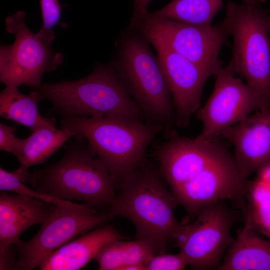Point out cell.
Returning <instances> with one entry per match:
<instances>
[{"label": "cell", "mask_w": 270, "mask_h": 270, "mask_svg": "<svg viewBox=\"0 0 270 270\" xmlns=\"http://www.w3.org/2000/svg\"><path fill=\"white\" fill-rule=\"evenodd\" d=\"M266 0H228L222 22L232 38L228 66L242 78L258 97L262 109L270 107V14Z\"/></svg>", "instance_id": "6da1fadb"}, {"label": "cell", "mask_w": 270, "mask_h": 270, "mask_svg": "<svg viewBox=\"0 0 270 270\" xmlns=\"http://www.w3.org/2000/svg\"><path fill=\"white\" fill-rule=\"evenodd\" d=\"M119 192L109 206L114 216L128 219L136 230V239L160 237L176 240L188 224H180L174 210L178 204L164 186L160 174L142 166L126 176L118 184Z\"/></svg>", "instance_id": "7a4b0ae2"}, {"label": "cell", "mask_w": 270, "mask_h": 270, "mask_svg": "<svg viewBox=\"0 0 270 270\" xmlns=\"http://www.w3.org/2000/svg\"><path fill=\"white\" fill-rule=\"evenodd\" d=\"M57 114L142 120L144 115L112 66H99L75 80L42 83L36 89Z\"/></svg>", "instance_id": "3957f363"}, {"label": "cell", "mask_w": 270, "mask_h": 270, "mask_svg": "<svg viewBox=\"0 0 270 270\" xmlns=\"http://www.w3.org/2000/svg\"><path fill=\"white\" fill-rule=\"evenodd\" d=\"M22 182L40 192L66 200L82 201L93 208L110 206L117 188L106 166L82 140L71 144L58 162L28 172Z\"/></svg>", "instance_id": "277c9868"}, {"label": "cell", "mask_w": 270, "mask_h": 270, "mask_svg": "<svg viewBox=\"0 0 270 270\" xmlns=\"http://www.w3.org/2000/svg\"><path fill=\"white\" fill-rule=\"evenodd\" d=\"M61 124L87 141L116 187L142 163L148 146L164 129L148 122L105 117L66 116Z\"/></svg>", "instance_id": "5b68a950"}, {"label": "cell", "mask_w": 270, "mask_h": 270, "mask_svg": "<svg viewBox=\"0 0 270 270\" xmlns=\"http://www.w3.org/2000/svg\"><path fill=\"white\" fill-rule=\"evenodd\" d=\"M118 46L112 66L120 80L148 122L162 126L169 135L175 120L172 96L149 42L136 30L126 34Z\"/></svg>", "instance_id": "8992f818"}, {"label": "cell", "mask_w": 270, "mask_h": 270, "mask_svg": "<svg viewBox=\"0 0 270 270\" xmlns=\"http://www.w3.org/2000/svg\"><path fill=\"white\" fill-rule=\"evenodd\" d=\"M136 28L153 46L166 48L196 64L211 76L222 66L219 54L228 36L221 22L216 25H196L153 16L148 12Z\"/></svg>", "instance_id": "52a82bcc"}, {"label": "cell", "mask_w": 270, "mask_h": 270, "mask_svg": "<svg viewBox=\"0 0 270 270\" xmlns=\"http://www.w3.org/2000/svg\"><path fill=\"white\" fill-rule=\"evenodd\" d=\"M26 16L19 10L6 19V30L15 35V40L0 46V80L6 86L25 84L37 89L43 74L56 70L62 62L63 55L54 52L51 45L32 32Z\"/></svg>", "instance_id": "ba28073f"}, {"label": "cell", "mask_w": 270, "mask_h": 270, "mask_svg": "<svg viewBox=\"0 0 270 270\" xmlns=\"http://www.w3.org/2000/svg\"><path fill=\"white\" fill-rule=\"evenodd\" d=\"M114 218L109 210L99 213L87 204L75 206H55L32 238L27 242L19 240L14 244L19 255L16 269L30 270L40 267L55 250Z\"/></svg>", "instance_id": "9c48e42d"}, {"label": "cell", "mask_w": 270, "mask_h": 270, "mask_svg": "<svg viewBox=\"0 0 270 270\" xmlns=\"http://www.w3.org/2000/svg\"><path fill=\"white\" fill-rule=\"evenodd\" d=\"M176 240L188 264L197 270L218 268L222 255L234 241L230 233L236 212L218 201L203 208Z\"/></svg>", "instance_id": "30bf717a"}, {"label": "cell", "mask_w": 270, "mask_h": 270, "mask_svg": "<svg viewBox=\"0 0 270 270\" xmlns=\"http://www.w3.org/2000/svg\"><path fill=\"white\" fill-rule=\"evenodd\" d=\"M213 90L208 100L196 112L202 130L196 138L202 140L216 138L229 127L238 123L254 111L262 109L261 102L254 90L227 66L215 75Z\"/></svg>", "instance_id": "8fae6325"}, {"label": "cell", "mask_w": 270, "mask_h": 270, "mask_svg": "<svg viewBox=\"0 0 270 270\" xmlns=\"http://www.w3.org/2000/svg\"><path fill=\"white\" fill-rule=\"evenodd\" d=\"M168 140L156 150L160 175L172 192L206 169L231 155L221 144L180 136L171 132Z\"/></svg>", "instance_id": "7c38bea8"}, {"label": "cell", "mask_w": 270, "mask_h": 270, "mask_svg": "<svg viewBox=\"0 0 270 270\" xmlns=\"http://www.w3.org/2000/svg\"><path fill=\"white\" fill-rule=\"evenodd\" d=\"M248 184L230 155L172 192L188 214L197 215L207 205L224 200L236 202L240 207L244 202Z\"/></svg>", "instance_id": "4fadbf2b"}, {"label": "cell", "mask_w": 270, "mask_h": 270, "mask_svg": "<svg viewBox=\"0 0 270 270\" xmlns=\"http://www.w3.org/2000/svg\"><path fill=\"white\" fill-rule=\"evenodd\" d=\"M154 48L171 94L176 123L186 126L200 108L202 90L211 75L170 49Z\"/></svg>", "instance_id": "5bb4252c"}, {"label": "cell", "mask_w": 270, "mask_h": 270, "mask_svg": "<svg viewBox=\"0 0 270 270\" xmlns=\"http://www.w3.org/2000/svg\"><path fill=\"white\" fill-rule=\"evenodd\" d=\"M220 136L233 146L234 160L246 179L270 164V107L250 114Z\"/></svg>", "instance_id": "9a60e30c"}, {"label": "cell", "mask_w": 270, "mask_h": 270, "mask_svg": "<svg viewBox=\"0 0 270 270\" xmlns=\"http://www.w3.org/2000/svg\"><path fill=\"white\" fill-rule=\"evenodd\" d=\"M122 239L110 225H102L71 240L50 254L41 263L42 270H79L92 259L109 242Z\"/></svg>", "instance_id": "2e32d148"}, {"label": "cell", "mask_w": 270, "mask_h": 270, "mask_svg": "<svg viewBox=\"0 0 270 270\" xmlns=\"http://www.w3.org/2000/svg\"><path fill=\"white\" fill-rule=\"evenodd\" d=\"M244 224L230 246L220 270H270V239L260 237L251 220L247 204L241 207Z\"/></svg>", "instance_id": "e0dca14e"}, {"label": "cell", "mask_w": 270, "mask_h": 270, "mask_svg": "<svg viewBox=\"0 0 270 270\" xmlns=\"http://www.w3.org/2000/svg\"><path fill=\"white\" fill-rule=\"evenodd\" d=\"M52 210L38 200L2 191L0 196V232L6 240L16 242L26 230L42 224Z\"/></svg>", "instance_id": "ac0fdd59"}, {"label": "cell", "mask_w": 270, "mask_h": 270, "mask_svg": "<svg viewBox=\"0 0 270 270\" xmlns=\"http://www.w3.org/2000/svg\"><path fill=\"white\" fill-rule=\"evenodd\" d=\"M112 241L104 246L94 258L101 270H120L123 266L140 264L146 265L154 256L164 253L167 241L150 237L124 241Z\"/></svg>", "instance_id": "d6986e66"}, {"label": "cell", "mask_w": 270, "mask_h": 270, "mask_svg": "<svg viewBox=\"0 0 270 270\" xmlns=\"http://www.w3.org/2000/svg\"><path fill=\"white\" fill-rule=\"evenodd\" d=\"M43 100L37 90L28 94L21 93L18 88L6 86L0 93V115L28 128L31 132L40 128H56L55 119L42 116L38 109Z\"/></svg>", "instance_id": "ffe728a7"}, {"label": "cell", "mask_w": 270, "mask_h": 270, "mask_svg": "<svg viewBox=\"0 0 270 270\" xmlns=\"http://www.w3.org/2000/svg\"><path fill=\"white\" fill-rule=\"evenodd\" d=\"M76 134L62 126L60 130L43 128L26 138L22 152L18 160L20 164L15 170L20 178L33 166L42 164L68 140Z\"/></svg>", "instance_id": "44dd1931"}, {"label": "cell", "mask_w": 270, "mask_h": 270, "mask_svg": "<svg viewBox=\"0 0 270 270\" xmlns=\"http://www.w3.org/2000/svg\"><path fill=\"white\" fill-rule=\"evenodd\" d=\"M223 0H172L150 13L153 16L186 23L209 26L220 10Z\"/></svg>", "instance_id": "7402d4cb"}, {"label": "cell", "mask_w": 270, "mask_h": 270, "mask_svg": "<svg viewBox=\"0 0 270 270\" xmlns=\"http://www.w3.org/2000/svg\"><path fill=\"white\" fill-rule=\"evenodd\" d=\"M0 190L10 191L17 194L40 200L56 206H75L80 204L62 200L50 194L35 191L26 186L16 170L10 172L0 168Z\"/></svg>", "instance_id": "603a6c76"}, {"label": "cell", "mask_w": 270, "mask_h": 270, "mask_svg": "<svg viewBox=\"0 0 270 270\" xmlns=\"http://www.w3.org/2000/svg\"><path fill=\"white\" fill-rule=\"evenodd\" d=\"M40 5L43 24L36 34L52 46L55 38L53 28L56 24L64 28L68 26L60 21L61 5L58 0H40Z\"/></svg>", "instance_id": "cb8c5ba5"}, {"label": "cell", "mask_w": 270, "mask_h": 270, "mask_svg": "<svg viewBox=\"0 0 270 270\" xmlns=\"http://www.w3.org/2000/svg\"><path fill=\"white\" fill-rule=\"evenodd\" d=\"M247 206L256 230L270 239V202L249 200Z\"/></svg>", "instance_id": "d4e9b609"}, {"label": "cell", "mask_w": 270, "mask_h": 270, "mask_svg": "<svg viewBox=\"0 0 270 270\" xmlns=\"http://www.w3.org/2000/svg\"><path fill=\"white\" fill-rule=\"evenodd\" d=\"M188 262L185 257L180 252L177 254L164 253L152 258L146 265V270H182Z\"/></svg>", "instance_id": "484cf974"}, {"label": "cell", "mask_w": 270, "mask_h": 270, "mask_svg": "<svg viewBox=\"0 0 270 270\" xmlns=\"http://www.w3.org/2000/svg\"><path fill=\"white\" fill-rule=\"evenodd\" d=\"M16 130L14 126L0 123V150L12 153L18 158L22 152L26 138H17L14 133Z\"/></svg>", "instance_id": "4316f807"}, {"label": "cell", "mask_w": 270, "mask_h": 270, "mask_svg": "<svg viewBox=\"0 0 270 270\" xmlns=\"http://www.w3.org/2000/svg\"><path fill=\"white\" fill-rule=\"evenodd\" d=\"M152 0H134V12L130 21V28L143 19L148 13V6Z\"/></svg>", "instance_id": "83f0119b"}, {"label": "cell", "mask_w": 270, "mask_h": 270, "mask_svg": "<svg viewBox=\"0 0 270 270\" xmlns=\"http://www.w3.org/2000/svg\"><path fill=\"white\" fill-rule=\"evenodd\" d=\"M258 172V180L270 186V164L263 166Z\"/></svg>", "instance_id": "f1b7e54d"}, {"label": "cell", "mask_w": 270, "mask_h": 270, "mask_svg": "<svg viewBox=\"0 0 270 270\" xmlns=\"http://www.w3.org/2000/svg\"><path fill=\"white\" fill-rule=\"evenodd\" d=\"M267 10H268V12H270V6H268V9Z\"/></svg>", "instance_id": "f546056e"}, {"label": "cell", "mask_w": 270, "mask_h": 270, "mask_svg": "<svg viewBox=\"0 0 270 270\" xmlns=\"http://www.w3.org/2000/svg\"><path fill=\"white\" fill-rule=\"evenodd\" d=\"M269 12V13L270 14V12Z\"/></svg>", "instance_id": "4dcf8cb0"}]
</instances>
